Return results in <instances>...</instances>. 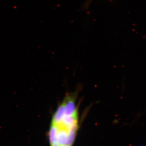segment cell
Segmentation results:
<instances>
[{
  "instance_id": "obj_1",
  "label": "cell",
  "mask_w": 146,
  "mask_h": 146,
  "mask_svg": "<svg viewBox=\"0 0 146 146\" xmlns=\"http://www.w3.org/2000/svg\"><path fill=\"white\" fill-rule=\"evenodd\" d=\"M76 95H67L52 116L48 132L50 146H72L78 129Z\"/></svg>"
}]
</instances>
